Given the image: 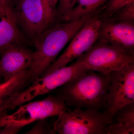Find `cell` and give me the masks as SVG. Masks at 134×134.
<instances>
[{"mask_svg":"<svg viewBox=\"0 0 134 134\" xmlns=\"http://www.w3.org/2000/svg\"><path fill=\"white\" fill-rule=\"evenodd\" d=\"M24 37L10 3H0V53L9 46L22 44Z\"/></svg>","mask_w":134,"mask_h":134,"instance_id":"cell-12","label":"cell"},{"mask_svg":"<svg viewBox=\"0 0 134 134\" xmlns=\"http://www.w3.org/2000/svg\"><path fill=\"white\" fill-rule=\"evenodd\" d=\"M53 128L60 134H106L108 117L105 112L75 108L58 115Z\"/></svg>","mask_w":134,"mask_h":134,"instance_id":"cell-6","label":"cell"},{"mask_svg":"<svg viewBox=\"0 0 134 134\" xmlns=\"http://www.w3.org/2000/svg\"><path fill=\"white\" fill-rule=\"evenodd\" d=\"M101 22L102 20L98 17L90 18L72 38L66 49L40 77L46 75L56 70L66 66L89 50L98 39Z\"/></svg>","mask_w":134,"mask_h":134,"instance_id":"cell-7","label":"cell"},{"mask_svg":"<svg viewBox=\"0 0 134 134\" xmlns=\"http://www.w3.org/2000/svg\"><path fill=\"white\" fill-rule=\"evenodd\" d=\"M91 17H84L73 21L54 23L39 36L34 43L33 62L29 69L32 82L56 59L67 43Z\"/></svg>","mask_w":134,"mask_h":134,"instance_id":"cell-2","label":"cell"},{"mask_svg":"<svg viewBox=\"0 0 134 134\" xmlns=\"http://www.w3.org/2000/svg\"><path fill=\"white\" fill-rule=\"evenodd\" d=\"M106 134H134V103L120 108L107 124Z\"/></svg>","mask_w":134,"mask_h":134,"instance_id":"cell-13","label":"cell"},{"mask_svg":"<svg viewBox=\"0 0 134 134\" xmlns=\"http://www.w3.org/2000/svg\"><path fill=\"white\" fill-rule=\"evenodd\" d=\"M2 0H0V3H1V2Z\"/></svg>","mask_w":134,"mask_h":134,"instance_id":"cell-24","label":"cell"},{"mask_svg":"<svg viewBox=\"0 0 134 134\" xmlns=\"http://www.w3.org/2000/svg\"><path fill=\"white\" fill-rule=\"evenodd\" d=\"M115 14L118 15L116 21L133 23L134 3H131L121 9Z\"/></svg>","mask_w":134,"mask_h":134,"instance_id":"cell-20","label":"cell"},{"mask_svg":"<svg viewBox=\"0 0 134 134\" xmlns=\"http://www.w3.org/2000/svg\"><path fill=\"white\" fill-rule=\"evenodd\" d=\"M21 129L14 127H5L0 129V134H16L19 132Z\"/></svg>","mask_w":134,"mask_h":134,"instance_id":"cell-21","label":"cell"},{"mask_svg":"<svg viewBox=\"0 0 134 134\" xmlns=\"http://www.w3.org/2000/svg\"><path fill=\"white\" fill-rule=\"evenodd\" d=\"M89 69L105 75L134 63V52L99 40L76 59Z\"/></svg>","mask_w":134,"mask_h":134,"instance_id":"cell-4","label":"cell"},{"mask_svg":"<svg viewBox=\"0 0 134 134\" xmlns=\"http://www.w3.org/2000/svg\"><path fill=\"white\" fill-rule=\"evenodd\" d=\"M111 78V74L89 70L54 91L68 107L102 111L105 107L107 108Z\"/></svg>","mask_w":134,"mask_h":134,"instance_id":"cell-1","label":"cell"},{"mask_svg":"<svg viewBox=\"0 0 134 134\" xmlns=\"http://www.w3.org/2000/svg\"><path fill=\"white\" fill-rule=\"evenodd\" d=\"M31 82L29 69L0 83V103L7 100L10 97L24 90Z\"/></svg>","mask_w":134,"mask_h":134,"instance_id":"cell-14","label":"cell"},{"mask_svg":"<svg viewBox=\"0 0 134 134\" xmlns=\"http://www.w3.org/2000/svg\"><path fill=\"white\" fill-rule=\"evenodd\" d=\"M111 76L105 111L108 122L117 110L134 102V63L112 72Z\"/></svg>","mask_w":134,"mask_h":134,"instance_id":"cell-8","label":"cell"},{"mask_svg":"<svg viewBox=\"0 0 134 134\" xmlns=\"http://www.w3.org/2000/svg\"><path fill=\"white\" fill-rule=\"evenodd\" d=\"M79 0H59L56 15V19L60 20L68 13L72 10Z\"/></svg>","mask_w":134,"mask_h":134,"instance_id":"cell-17","label":"cell"},{"mask_svg":"<svg viewBox=\"0 0 134 134\" xmlns=\"http://www.w3.org/2000/svg\"><path fill=\"white\" fill-rule=\"evenodd\" d=\"M134 0H110L104 13V17H109L115 14L121 9L131 3Z\"/></svg>","mask_w":134,"mask_h":134,"instance_id":"cell-16","label":"cell"},{"mask_svg":"<svg viewBox=\"0 0 134 134\" xmlns=\"http://www.w3.org/2000/svg\"><path fill=\"white\" fill-rule=\"evenodd\" d=\"M90 70L82 63L76 60L69 66L56 70L49 74L40 77L27 88L10 97V110L28 103L39 96L54 90L70 80Z\"/></svg>","mask_w":134,"mask_h":134,"instance_id":"cell-3","label":"cell"},{"mask_svg":"<svg viewBox=\"0 0 134 134\" xmlns=\"http://www.w3.org/2000/svg\"><path fill=\"white\" fill-rule=\"evenodd\" d=\"M98 40L134 52L133 23L102 21Z\"/></svg>","mask_w":134,"mask_h":134,"instance_id":"cell-11","label":"cell"},{"mask_svg":"<svg viewBox=\"0 0 134 134\" xmlns=\"http://www.w3.org/2000/svg\"><path fill=\"white\" fill-rule=\"evenodd\" d=\"M12 7L19 29L32 43L50 26L41 0H18Z\"/></svg>","mask_w":134,"mask_h":134,"instance_id":"cell-9","label":"cell"},{"mask_svg":"<svg viewBox=\"0 0 134 134\" xmlns=\"http://www.w3.org/2000/svg\"><path fill=\"white\" fill-rule=\"evenodd\" d=\"M0 54V77L4 81L30 69L33 62V52L22 44L9 46Z\"/></svg>","mask_w":134,"mask_h":134,"instance_id":"cell-10","label":"cell"},{"mask_svg":"<svg viewBox=\"0 0 134 134\" xmlns=\"http://www.w3.org/2000/svg\"><path fill=\"white\" fill-rule=\"evenodd\" d=\"M108 0H79L77 4L60 21L70 22L92 15Z\"/></svg>","mask_w":134,"mask_h":134,"instance_id":"cell-15","label":"cell"},{"mask_svg":"<svg viewBox=\"0 0 134 134\" xmlns=\"http://www.w3.org/2000/svg\"><path fill=\"white\" fill-rule=\"evenodd\" d=\"M10 1H11V0H2L1 3H10Z\"/></svg>","mask_w":134,"mask_h":134,"instance_id":"cell-23","label":"cell"},{"mask_svg":"<svg viewBox=\"0 0 134 134\" xmlns=\"http://www.w3.org/2000/svg\"><path fill=\"white\" fill-rule=\"evenodd\" d=\"M53 127L52 128L46 119L38 121L37 123L25 134H56Z\"/></svg>","mask_w":134,"mask_h":134,"instance_id":"cell-19","label":"cell"},{"mask_svg":"<svg viewBox=\"0 0 134 134\" xmlns=\"http://www.w3.org/2000/svg\"><path fill=\"white\" fill-rule=\"evenodd\" d=\"M8 99L4 102L0 103V114L7 112L9 110L8 105Z\"/></svg>","mask_w":134,"mask_h":134,"instance_id":"cell-22","label":"cell"},{"mask_svg":"<svg viewBox=\"0 0 134 134\" xmlns=\"http://www.w3.org/2000/svg\"><path fill=\"white\" fill-rule=\"evenodd\" d=\"M49 26L55 22L59 0H41Z\"/></svg>","mask_w":134,"mask_h":134,"instance_id":"cell-18","label":"cell"},{"mask_svg":"<svg viewBox=\"0 0 134 134\" xmlns=\"http://www.w3.org/2000/svg\"><path fill=\"white\" fill-rule=\"evenodd\" d=\"M19 107L12 114L5 112L0 114V129L10 126L22 129L40 120L58 116L69 109L64 101L52 95Z\"/></svg>","mask_w":134,"mask_h":134,"instance_id":"cell-5","label":"cell"}]
</instances>
